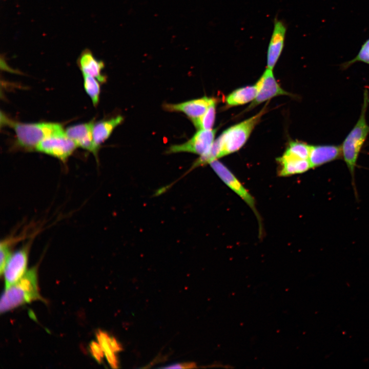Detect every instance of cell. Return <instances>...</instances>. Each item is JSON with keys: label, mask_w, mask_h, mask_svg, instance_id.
I'll list each match as a JSON object with an SVG mask.
<instances>
[{"label": "cell", "mask_w": 369, "mask_h": 369, "mask_svg": "<svg viewBox=\"0 0 369 369\" xmlns=\"http://www.w3.org/2000/svg\"><path fill=\"white\" fill-rule=\"evenodd\" d=\"M42 299L37 286V268L27 271L15 283L5 288L0 302V312L5 313L34 300Z\"/></svg>", "instance_id": "6da1fadb"}, {"label": "cell", "mask_w": 369, "mask_h": 369, "mask_svg": "<svg viewBox=\"0 0 369 369\" xmlns=\"http://www.w3.org/2000/svg\"><path fill=\"white\" fill-rule=\"evenodd\" d=\"M368 103V91L367 89H365L360 115L355 125L340 145L342 157L353 178L359 153L369 134V126L366 120V113Z\"/></svg>", "instance_id": "7a4b0ae2"}, {"label": "cell", "mask_w": 369, "mask_h": 369, "mask_svg": "<svg viewBox=\"0 0 369 369\" xmlns=\"http://www.w3.org/2000/svg\"><path fill=\"white\" fill-rule=\"evenodd\" d=\"M4 120L13 129L17 145L28 150H35L44 139L65 131L61 125L56 122L23 123L8 121L6 118Z\"/></svg>", "instance_id": "3957f363"}, {"label": "cell", "mask_w": 369, "mask_h": 369, "mask_svg": "<svg viewBox=\"0 0 369 369\" xmlns=\"http://www.w3.org/2000/svg\"><path fill=\"white\" fill-rule=\"evenodd\" d=\"M264 107L255 115L233 126L218 137L221 152L220 158L239 150L246 142L255 127L265 112Z\"/></svg>", "instance_id": "277c9868"}, {"label": "cell", "mask_w": 369, "mask_h": 369, "mask_svg": "<svg viewBox=\"0 0 369 369\" xmlns=\"http://www.w3.org/2000/svg\"><path fill=\"white\" fill-rule=\"evenodd\" d=\"M77 147L74 141L64 131L41 141L36 146L35 150L65 162Z\"/></svg>", "instance_id": "5b68a950"}, {"label": "cell", "mask_w": 369, "mask_h": 369, "mask_svg": "<svg viewBox=\"0 0 369 369\" xmlns=\"http://www.w3.org/2000/svg\"><path fill=\"white\" fill-rule=\"evenodd\" d=\"M209 164L220 179L253 210L259 221V227H260V217L257 211L255 200L253 196L234 174L218 159L211 161Z\"/></svg>", "instance_id": "8992f818"}, {"label": "cell", "mask_w": 369, "mask_h": 369, "mask_svg": "<svg viewBox=\"0 0 369 369\" xmlns=\"http://www.w3.org/2000/svg\"><path fill=\"white\" fill-rule=\"evenodd\" d=\"M32 239L11 254L5 265L3 273L5 288L17 282L27 272L29 252Z\"/></svg>", "instance_id": "52a82bcc"}, {"label": "cell", "mask_w": 369, "mask_h": 369, "mask_svg": "<svg viewBox=\"0 0 369 369\" xmlns=\"http://www.w3.org/2000/svg\"><path fill=\"white\" fill-rule=\"evenodd\" d=\"M216 129L198 130L187 142L169 147L167 153L190 152L202 156L208 152L214 141Z\"/></svg>", "instance_id": "ba28073f"}, {"label": "cell", "mask_w": 369, "mask_h": 369, "mask_svg": "<svg viewBox=\"0 0 369 369\" xmlns=\"http://www.w3.org/2000/svg\"><path fill=\"white\" fill-rule=\"evenodd\" d=\"M258 90L257 96L249 107L254 108L257 105L280 95H289L282 89L276 80L272 70L266 68L257 82Z\"/></svg>", "instance_id": "9c48e42d"}, {"label": "cell", "mask_w": 369, "mask_h": 369, "mask_svg": "<svg viewBox=\"0 0 369 369\" xmlns=\"http://www.w3.org/2000/svg\"><path fill=\"white\" fill-rule=\"evenodd\" d=\"M93 123L90 121L70 126L66 129L65 132L77 147L92 153L97 158L99 149L96 146L93 140Z\"/></svg>", "instance_id": "30bf717a"}, {"label": "cell", "mask_w": 369, "mask_h": 369, "mask_svg": "<svg viewBox=\"0 0 369 369\" xmlns=\"http://www.w3.org/2000/svg\"><path fill=\"white\" fill-rule=\"evenodd\" d=\"M215 100L213 98L204 96L176 104H166L164 108L169 111L182 112L194 123L205 113Z\"/></svg>", "instance_id": "8fae6325"}, {"label": "cell", "mask_w": 369, "mask_h": 369, "mask_svg": "<svg viewBox=\"0 0 369 369\" xmlns=\"http://www.w3.org/2000/svg\"><path fill=\"white\" fill-rule=\"evenodd\" d=\"M286 32L284 23L276 18L268 48L267 68L273 70L280 57L284 47Z\"/></svg>", "instance_id": "7c38bea8"}, {"label": "cell", "mask_w": 369, "mask_h": 369, "mask_svg": "<svg viewBox=\"0 0 369 369\" xmlns=\"http://www.w3.org/2000/svg\"><path fill=\"white\" fill-rule=\"evenodd\" d=\"M342 156L340 146L334 145H311L309 160L311 168L321 166Z\"/></svg>", "instance_id": "4fadbf2b"}, {"label": "cell", "mask_w": 369, "mask_h": 369, "mask_svg": "<svg viewBox=\"0 0 369 369\" xmlns=\"http://www.w3.org/2000/svg\"><path fill=\"white\" fill-rule=\"evenodd\" d=\"M77 65L83 74H87L104 83L106 78L102 74L105 65L102 61L97 59L89 49L84 50L77 59Z\"/></svg>", "instance_id": "5bb4252c"}, {"label": "cell", "mask_w": 369, "mask_h": 369, "mask_svg": "<svg viewBox=\"0 0 369 369\" xmlns=\"http://www.w3.org/2000/svg\"><path fill=\"white\" fill-rule=\"evenodd\" d=\"M277 160L279 164L278 172L280 176L301 174L311 169L309 159L300 158L285 153Z\"/></svg>", "instance_id": "9a60e30c"}, {"label": "cell", "mask_w": 369, "mask_h": 369, "mask_svg": "<svg viewBox=\"0 0 369 369\" xmlns=\"http://www.w3.org/2000/svg\"><path fill=\"white\" fill-rule=\"evenodd\" d=\"M124 120L122 116L118 115L111 118L94 122L93 125V137L96 146L99 149L100 146L111 135L114 129Z\"/></svg>", "instance_id": "2e32d148"}, {"label": "cell", "mask_w": 369, "mask_h": 369, "mask_svg": "<svg viewBox=\"0 0 369 369\" xmlns=\"http://www.w3.org/2000/svg\"><path fill=\"white\" fill-rule=\"evenodd\" d=\"M258 90L256 83L255 85L237 89L233 91L225 98L227 104L230 107L243 105L256 98Z\"/></svg>", "instance_id": "e0dca14e"}, {"label": "cell", "mask_w": 369, "mask_h": 369, "mask_svg": "<svg viewBox=\"0 0 369 369\" xmlns=\"http://www.w3.org/2000/svg\"><path fill=\"white\" fill-rule=\"evenodd\" d=\"M109 336L105 332L99 331L96 334L98 342L101 345L106 358L112 368L118 367V362L115 352L109 343Z\"/></svg>", "instance_id": "ac0fdd59"}, {"label": "cell", "mask_w": 369, "mask_h": 369, "mask_svg": "<svg viewBox=\"0 0 369 369\" xmlns=\"http://www.w3.org/2000/svg\"><path fill=\"white\" fill-rule=\"evenodd\" d=\"M83 75L85 90L90 97L93 105L96 106L99 101L100 91L98 80L87 74H83Z\"/></svg>", "instance_id": "d6986e66"}, {"label": "cell", "mask_w": 369, "mask_h": 369, "mask_svg": "<svg viewBox=\"0 0 369 369\" xmlns=\"http://www.w3.org/2000/svg\"><path fill=\"white\" fill-rule=\"evenodd\" d=\"M215 100L209 107L205 113L197 121L193 123L198 130H211L214 125L216 114Z\"/></svg>", "instance_id": "ffe728a7"}, {"label": "cell", "mask_w": 369, "mask_h": 369, "mask_svg": "<svg viewBox=\"0 0 369 369\" xmlns=\"http://www.w3.org/2000/svg\"><path fill=\"white\" fill-rule=\"evenodd\" d=\"M311 145L303 142L292 141L285 153L305 159H309Z\"/></svg>", "instance_id": "44dd1931"}, {"label": "cell", "mask_w": 369, "mask_h": 369, "mask_svg": "<svg viewBox=\"0 0 369 369\" xmlns=\"http://www.w3.org/2000/svg\"><path fill=\"white\" fill-rule=\"evenodd\" d=\"M357 62H362L369 65V38L361 45L357 55L353 59L342 63L340 68L343 70H346Z\"/></svg>", "instance_id": "7402d4cb"}, {"label": "cell", "mask_w": 369, "mask_h": 369, "mask_svg": "<svg viewBox=\"0 0 369 369\" xmlns=\"http://www.w3.org/2000/svg\"><path fill=\"white\" fill-rule=\"evenodd\" d=\"M90 353L94 359L98 362H100L104 352L100 344L98 342L92 341L90 344Z\"/></svg>", "instance_id": "603a6c76"}, {"label": "cell", "mask_w": 369, "mask_h": 369, "mask_svg": "<svg viewBox=\"0 0 369 369\" xmlns=\"http://www.w3.org/2000/svg\"><path fill=\"white\" fill-rule=\"evenodd\" d=\"M196 367V364L194 362H185L181 363L173 364L166 366L162 367L163 368H192Z\"/></svg>", "instance_id": "cb8c5ba5"}, {"label": "cell", "mask_w": 369, "mask_h": 369, "mask_svg": "<svg viewBox=\"0 0 369 369\" xmlns=\"http://www.w3.org/2000/svg\"><path fill=\"white\" fill-rule=\"evenodd\" d=\"M109 343L111 348L115 353L122 350V347L114 337H109Z\"/></svg>", "instance_id": "d4e9b609"}]
</instances>
